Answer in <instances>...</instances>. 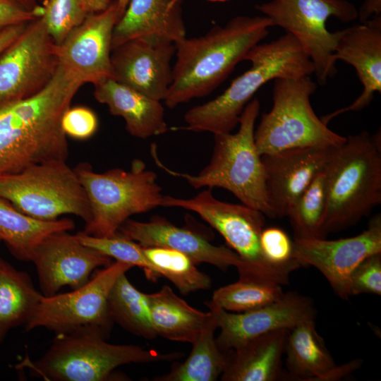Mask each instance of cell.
<instances>
[{
  "label": "cell",
  "instance_id": "cell-18",
  "mask_svg": "<svg viewBox=\"0 0 381 381\" xmlns=\"http://www.w3.org/2000/svg\"><path fill=\"white\" fill-rule=\"evenodd\" d=\"M31 261L45 296L56 294L65 286L73 290L81 287L94 270L112 262L110 257L83 244L67 231L54 233L44 238Z\"/></svg>",
  "mask_w": 381,
  "mask_h": 381
},
{
  "label": "cell",
  "instance_id": "cell-11",
  "mask_svg": "<svg viewBox=\"0 0 381 381\" xmlns=\"http://www.w3.org/2000/svg\"><path fill=\"white\" fill-rule=\"evenodd\" d=\"M255 9L267 17L272 26L291 34L314 64L317 83L326 84L337 73L334 53L338 31L329 32L326 22L334 17L344 23L358 18V12L348 0H270Z\"/></svg>",
  "mask_w": 381,
  "mask_h": 381
},
{
  "label": "cell",
  "instance_id": "cell-13",
  "mask_svg": "<svg viewBox=\"0 0 381 381\" xmlns=\"http://www.w3.org/2000/svg\"><path fill=\"white\" fill-rule=\"evenodd\" d=\"M57 45L40 16L0 53V103L31 97L52 79L58 66Z\"/></svg>",
  "mask_w": 381,
  "mask_h": 381
},
{
  "label": "cell",
  "instance_id": "cell-38",
  "mask_svg": "<svg viewBox=\"0 0 381 381\" xmlns=\"http://www.w3.org/2000/svg\"><path fill=\"white\" fill-rule=\"evenodd\" d=\"M61 126L66 135L86 140L97 130L98 119L95 112L87 107H70L62 117Z\"/></svg>",
  "mask_w": 381,
  "mask_h": 381
},
{
  "label": "cell",
  "instance_id": "cell-9",
  "mask_svg": "<svg viewBox=\"0 0 381 381\" xmlns=\"http://www.w3.org/2000/svg\"><path fill=\"white\" fill-rule=\"evenodd\" d=\"M0 198L32 218L52 221L71 214L91 218L87 194L66 161L31 165L13 174L0 175Z\"/></svg>",
  "mask_w": 381,
  "mask_h": 381
},
{
  "label": "cell",
  "instance_id": "cell-8",
  "mask_svg": "<svg viewBox=\"0 0 381 381\" xmlns=\"http://www.w3.org/2000/svg\"><path fill=\"white\" fill-rule=\"evenodd\" d=\"M316 89L317 83L310 75L274 80L272 107L262 115L254 131L260 155L294 148L337 147L346 140L315 113L310 96Z\"/></svg>",
  "mask_w": 381,
  "mask_h": 381
},
{
  "label": "cell",
  "instance_id": "cell-28",
  "mask_svg": "<svg viewBox=\"0 0 381 381\" xmlns=\"http://www.w3.org/2000/svg\"><path fill=\"white\" fill-rule=\"evenodd\" d=\"M42 296L26 272L0 258V344L11 329L27 324Z\"/></svg>",
  "mask_w": 381,
  "mask_h": 381
},
{
  "label": "cell",
  "instance_id": "cell-20",
  "mask_svg": "<svg viewBox=\"0 0 381 381\" xmlns=\"http://www.w3.org/2000/svg\"><path fill=\"white\" fill-rule=\"evenodd\" d=\"M117 234L143 247L176 250L188 256L195 265L209 263L222 270L234 266L237 268L239 277L247 274L244 262L235 251L222 246H214L203 236L179 227L162 217L154 216L145 222L128 219L120 226Z\"/></svg>",
  "mask_w": 381,
  "mask_h": 381
},
{
  "label": "cell",
  "instance_id": "cell-4",
  "mask_svg": "<svg viewBox=\"0 0 381 381\" xmlns=\"http://www.w3.org/2000/svg\"><path fill=\"white\" fill-rule=\"evenodd\" d=\"M260 102L255 98L244 108L236 133L214 134L212 155L209 164L198 174L174 171L159 159L152 145V156L157 165L169 174L184 179L195 189L219 187L226 189L243 205L275 218L270 205L265 171L254 139L255 123Z\"/></svg>",
  "mask_w": 381,
  "mask_h": 381
},
{
  "label": "cell",
  "instance_id": "cell-39",
  "mask_svg": "<svg viewBox=\"0 0 381 381\" xmlns=\"http://www.w3.org/2000/svg\"><path fill=\"white\" fill-rule=\"evenodd\" d=\"M42 5L28 9L13 0H0V30L6 27L28 23L41 16Z\"/></svg>",
  "mask_w": 381,
  "mask_h": 381
},
{
  "label": "cell",
  "instance_id": "cell-43",
  "mask_svg": "<svg viewBox=\"0 0 381 381\" xmlns=\"http://www.w3.org/2000/svg\"><path fill=\"white\" fill-rule=\"evenodd\" d=\"M28 9H35L40 6V0H13Z\"/></svg>",
  "mask_w": 381,
  "mask_h": 381
},
{
  "label": "cell",
  "instance_id": "cell-10",
  "mask_svg": "<svg viewBox=\"0 0 381 381\" xmlns=\"http://www.w3.org/2000/svg\"><path fill=\"white\" fill-rule=\"evenodd\" d=\"M162 207H175L197 213L217 230L244 262L247 274L241 279L269 281L287 284L291 270L270 264L260 246L265 214L245 205L217 200L208 188L190 198L164 195Z\"/></svg>",
  "mask_w": 381,
  "mask_h": 381
},
{
  "label": "cell",
  "instance_id": "cell-25",
  "mask_svg": "<svg viewBox=\"0 0 381 381\" xmlns=\"http://www.w3.org/2000/svg\"><path fill=\"white\" fill-rule=\"evenodd\" d=\"M146 296L157 334L169 340L192 344L210 316V311L190 306L167 285Z\"/></svg>",
  "mask_w": 381,
  "mask_h": 381
},
{
  "label": "cell",
  "instance_id": "cell-37",
  "mask_svg": "<svg viewBox=\"0 0 381 381\" xmlns=\"http://www.w3.org/2000/svg\"><path fill=\"white\" fill-rule=\"evenodd\" d=\"M362 294H381V253L366 257L351 274V296Z\"/></svg>",
  "mask_w": 381,
  "mask_h": 381
},
{
  "label": "cell",
  "instance_id": "cell-33",
  "mask_svg": "<svg viewBox=\"0 0 381 381\" xmlns=\"http://www.w3.org/2000/svg\"><path fill=\"white\" fill-rule=\"evenodd\" d=\"M283 294L277 283L239 279L215 290L210 302L229 312L243 313L272 303Z\"/></svg>",
  "mask_w": 381,
  "mask_h": 381
},
{
  "label": "cell",
  "instance_id": "cell-12",
  "mask_svg": "<svg viewBox=\"0 0 381 381\" xmlns=\"http://www.w3.org/2000/svg\"><path fill=\"white\" fill-rule=\"evenodd\" d=\"M132 267L116 260L80 288L51 296L43 295L25 330L44 327L56 334L90 331L106 337L114 323L108 308L109 294L118 279Z\"/></svg>",
  "mask_w": 381,
  "mask_h": 381
},
{
  "label": "cell",
  "instance_id": "cell-22",
  "mask_svg": "<svg viewBox=\"0 0 381 381\" xmlns=\"http://www.w3.org/2000/svg\"><path fill=\"white\" fill-rule=\"evenodd\" d=\"M183 0H130L116 23L112 49L135 38L159 37L177 43L186 37Z\"/></svg>",
  "mask_w": 381,
  "mask_h": 381
},
{
  "label": "cell",
  "instance_id": "cell-1",
  "mask_svg": "<svg viewBox=\"0 0 381 381\" xmlns=\"http://www.w3.org/2000/svg\"><path fill=\"white\" fill-rule=\"evenodd\" d=\"M83 85L59 64L52 79L37 94L0 103V175L66 161L68 143L61 120Z\"/></svg>",
  "mask_w": 381,
  "mask_h": 381
},
{
  "label": "cell",
  "instance_id": "cell-46",
  "mask_svg": "<svg viewBox=\"0 0 381 381\" xmlns=\"http://www.w3.org/2000/svg\"><path fill=\"white\" fill-rule=\"evenodd\" d=\"M1 241V238H0V242Z\"/></svg>",
  "mask_w": 381,
  "mask_h": 381
},
{
  "label": "cell",
  "instance_id": "cell-26",
  "mask_svg": "<svg viewBox=\"0 0 381 381\" xmlns=\"http://www.w3.org/2000/svg\"><path fill=\"white\" fill-rule=\"evenodd\" d=\"M74 227V222L67 218L52 221L32 218L0 198V238L18 260L31 261L36 248L44 238Z\"/></svg>",
  "mask_w": 381,
  "mask_h": 381
},
{
  "label": "cell",
  "instance_id": "cell-30",
  "mask_svg": "<svg viewBox=\"0 0 381 381\" xmlns=\"http://www.w3.org/2000/svg\"><path fill=\"white\" fill-rule=\"evenodd\" d=\"M108 308L113 322L131 333L147 339L157 335L152 323L146 294L138 290L126 274L113 286Z\"/></svg>",
  "mask_w": 381,
  "mask_h": 381
},
{
  "label": "cell",
  "instance_id": "cell-7",
  "mask_svg": "<svg viewBox=\"0 0 381 381\" xmlns=\"http://www.w3.org/2000/svg\"><path fill=\"white\" fill-rule=\"evenodd\" d=\"M89 200L91 218L83 234L112 237L131 216L162 205V188L155 172L135 160L131 171L120 168L95 172L89 163L73 169Z\"/></svg>",
  "mask_w": 381,
  "mask_h": 381
},
{
  "label": "cell",
  "instance_id": "cell-5",
  "mask_svg": "<svg viewBox=\"0 0 381 381\" xmlns=\"http://www.w3.org/2000/svg\"><path fill=\"white\" fill-rule=\"evenodd\" d=\"M324 232L356 224L381 203V132L350 135L336 147L326 167Z\"/></svg>",
  "mask_w": 381,
  "mask_h": 381
},
{
  "label": "cell",
  "instance_id": "cell-15",
  "mask_svg": "<svg viewBox=\"0 0 381 381\" xmlns=\"http://www.w3.org/2000/svg\"><path fill=\"white\" fill-rule=\"evenodd\" d=\"M205 303L220 328L216 341L224 352L232 351L256 337L277 329H289L316 316L312 300L294 292L284 293L272 303L243 313L226 311L210 301Z\"/></svg>",
  "mask_w": 381,
  "mask_h": 381
},
{
  "label": "cell",
  "instance_id": "cell-36",
  "mask_svg": "<svg viewBox=\"0 0 381 381\" xmlns=\"http://www.w3.org/2000/svg\"><path fill=\"white\" fill-rule=\"evenodd\" d=\"M260 241L265 258L272 265L291 271L301 267L293 258V241L283 229L263 228Z\"/></svg>",
  "mask_w": 381,
  "mask_h": 381
},
{
  "label": "cell",
  "instance_id": "cell-17",
  "mask_svg": "<svg viewBox=\"0 0 381 381\" xmlns=\"http://www.w3.org/2000/svg\"><path fill=\"white\" fill-rule=\"evenodd\" d=\"M119 19L116 0L104 11L88 14L59 45V64L83 84L112 78V37Z\"/></svg>",
  "mask_w": 381,
  "mask_h": 381
},
{
  "label": "cell",
  "instance_id": "cell-45",
  "mask_svg": "<svg viewBox=\"0 0 381 381\" xmlns=\"http://www.w3.org/2000/svg\"><path fill=\"white\" fill-rule=\"evenodd\" d=\"M206 1H208L210 2H226V1H228L229 0H206Z\"/></svg>",
  "mask_w": 381,
  "mask_h": 381
},
{
  "label": "cell",
  "instance_id": "cell-27",
  "mask_svg": "<svg viewBox=\"0 0 381 381\" xmlns=\"http://www.w3.org/2000/svg\"><path fill=\"white\" fill-rule=\"evenodd\" d=\"M284 351L289 375L298 380H321L336 364L318 334L315 318L305 320L287 331Z\"/></svg>",
  "mask_w": 381,
  "mask_h": 381
},
{
  "label": "cell",
  "instance_id": "cell-3",
  "mask_svg": "<svg viewBox=\"0 0 381 381\" xmlns=\"http://www.w3.org/2000/svg\"><path fill=\"white\" fill-rule=\"evenodd\" d=\"M250 68L237 77L222 94L195 106L184 115L180 129L213 134L231 133L254 94L267 82L294 79L314 73V64L299 42L290 33L270 42L255 45L243 61Z\"/></svg>",
  "mask_w": 381,
  "mask_h": 381
},
{
  "label": "cell",
  "instance_id": "cell-32",
  "mask_svg": "<svg viewBox=\"0 0 381 381\" xmlns=\"http://www.w3.org/2000/svg\"><path fill=\"white\" fill-rule=\"evenodd\" d=\"M143 251L160 276L174 284L182 294L210 288V277L200 271L186 255L174 249L157 246L143 247Z\"/></svg>",
  "mask_w": 381,
  "mask_h": 381
},
{
  "label": "cell",
  "instance_id": "cell-19",
  "mask_svg": "<svg viewBox=\"0 0 381 381\" xmlns=\"http://www.w3.org/2000/svg\"><path fill=\"white\" fill-rule=\"evenodd\" d=\"M335 147L294 148L261 155L275 218L287 217L315 176L327 167Z\"/></svg>",
  "mask_w": 381,
  "mask_h": 381
},
{
  "label": "cell",
  "instance_id": "cell-42",
  "mask_svg": "<svg viewBox=\"0 0 381 381\" xmlns=\"http://www.w3.org/2000/svg\"><path fill=\"white\" fill-rule=\"evenodd\" d=\"M84 11L87 13H96L108 8L114 0H78Z\"/></svg>",
  "mask_w": 381,
  "mask_h": 381
},
{
  "label": "cell",
  "instance_id": "cell-41",
  "mask_svg": "<svg viewBox=\"0 0 381 381\" xmlns=\"http://www.w3.org/2000/svg\"><path fill=\"white\" fill-rule=\"evenodd\" d=\"M358 12L361 23L367 21L373 16H381V0H365Z\"/></svg>",
  "mask_w": 381,
  "mask_h": 381
},
{
  "label": "cell",
  "instance_id": "cell-29",
  "mask_svg": "<svg viewBox=\"0 0 381 381\" xmlns=\"http://www.w3.org/2000/svg\"><path fill=\"white\" fill-rule=\"evenodd\" d=\"M210 316L195 340L192 351L183 363L155 377V381H214L222 374L229 360V352L222 351L214 337L217 327L216 319Z\"/></svg>",
  "mask_w": 381,
  "mask_h": 381
},
{
  "label": "cell",
  "instance_id": "cell-31",
  "mask_svg": "<svg viewBox=\"0 0 381 381\" xmlns=\"http://www.w3.org/2000/svg\"><path fill=\"white\" fill-rule=\"evenodd\" d=\"M326 167L319 172L289 210L294 239L325 238Z\"/></svg>",
  "mask_w": 381,
  "mask_h": 381
},
{
  "label": "cell",
  "instance_id": "cell-16",
  "mask_svg": "<svg viewBox=\"0 0 381 381\" xmlns=\"http://www.w3.org/2000/svg\"><path fill=\"white\" fill-rule=\"evenodd\" d=\"M174 42L159 37L130 40L112 49V78L144 95L164 100L172 82Z\"/></svg>",
  "mask_w": 381,
  "mask_h": 381
},
{
  "label": "cell",
  "instance_id": "cell-35",
  "mask_svg": "<svg viewBox=\"0 0 381 381\" xmlns=\"http://www.w3.org/2000/svg\"><path fill=\"white\" fill-rule=\"evenodd\" d=\"M40 18L54 42L61 44L88 15L78 0H44Z\"/></svg>",
  "mask_w": 381,
  "mask_h": 381
},
{
  "label": "cell",
  "instance_id": "cell-34",
  "mask_svg": "<svg viewBox=\"0 0 381 381\" xmlns=\"http://www.w3.org/2000/svg\"><path fill=\"white\" fill-rule=\"evenodd\" d=\"M75 236L83 244L111 258L143 268L150 279L155 280L161 277L157 269L145 255L143 247L119 234L112 237H96L79 231Z\"/></svg>",
  "mask_w": 381,
  "mask_h": 381
},
{
  "label": "cell",
  "instance_id": "cell-40",
  "mask_svg": "<svg viewBox=\"0 0 381 381\" xmlns=\"http://www.w3.org/2000/svg\"><path fill=\"white\" fill-rule=\"evenodd\" d=\"M27 23L13 25L0 30V53L19 37Z\"/></svg>",
  "mask_w": 381,
  "mask_h": 381
},
{
  "label": "cell",
  "instance_id": "cell-21",
  "mask_svg": "<svg viewBox=\"0 0 381 381\" xmlns=\"http://www.w3.org/2000/svg\"><path fill=\"white\" fill-rule=\"evenodd\" d=\"M334 59L355 68L363 89L350 105L321 116L325 124L341 114L365 109L381 93V16L338 30Z\"/></svg>",
  "mask_w": 381,
  "mask_h": 381
},
{
  "label": "cell",
  "instance_id": "cell-44",
  "mask_svg": "<svg viewBox=\"0 0 381 381\" xmlns=\"http://www.w3.org/2000/svg\"><path fill=\"white\" fill-rule=\"evenodd\" d=\"M117 4V8L119 12V18L123 14L130 0H116Z\"/></svg>",
  "mask_w": 381,
  "mask_h": 381
},
{
  "label": "cell",
  "instance_id": "cell-14",
  "mask_svg": "<svg viewBox=\"0 0 381 381\" xmlns=\"http://www.w3.org/2000/svg\"><path fill=\"white\" fill-rule=\"evenodd\" d=\"M381 253V214H375L362 233L337 240L313 238L293 241V258L300 266L317 268L342 299L350 294V277L366 257Z\"/></svg>",
  "mask_w": 381,
  "mask_h": 381
},
{
  "label": "cell",
  "instance_id": "cell-23",
  "mask_svg": "<svg viewBox=\"0 0 381 381\" xmlns=\"http://www.w3.org/2000/svg\"><path fill=\"white\" fill-rule=\"evenodd\" d=\"M95 99L107 106L109 112L122 117L126 131L133 136L146 139L169 131L161 101L108 78L94 85Z\"/></svg>",
  "mask_w": 381,
  "mask_h": 381
},
{
  "label": "cell",
  "instance_id": "cell-6",
  "mask_svg": "<svg viewBox=\"0 0 381 381\" xmlns=\"http://www.w3.org/2000/svg\"><path fill=\"white\" fill-rule=\"evenodd\" d=\"M105 338L90 331L57 333L44 355L36 361H25V366L48 381H104L122 365L170 361L183 356L112 344Z\"/></svg>",
  "mask_w": 381,
  "mask_h": 381
},
{
  "label": "cell",
  "instance_id": "cell-2",
  "mask_svg": "<svg viewBox=\"0 0 381 381\" xmlns=\"http://www.w3.org/2000/svg\"><path fill=\"white\" fill-rule=\"evenodd\" d=\"M270 27L265 16H237L205 35L175 43L176 61L165 104L174 108L209 95L267 36Z\"/></svg>",
  "mask_w": 381,
  "mask_h": 381
},
{
  "label": "cell",
  "instance_id": "cell-24",
  "mask_svg": "<svg viewBox=\"0 0 381 381\" xmlns=\"http://www.w3.org/2000/svg\"><path fill=\"white\" fill-rule=\"evenodd\" d=\"M287 331L281 329L262 334L229 351L221 380L274 381L282 377Z\"/></svg>",
  "mask_w": 381,
  "mask_h": 381
}]
</instances>
